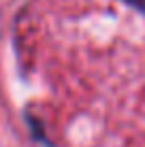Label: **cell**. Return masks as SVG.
Returning <instances> with one entry per match:
<instances>
[{
	"label": "cell",
	"instance_id": "1",
	"mask_svg": "<svg viewBox=\"0 0 145 147\" xmlns=\"http://www.w3.org/2000/svg\"><path fill=\"white\" fill-rule=\"evenodd\" d=\"M126 4H130V7H134L137 11H141V13H145V0H124Z\"/></svg>",
	"mask_w": 145,
	"mask_h": 147
}]
</instances>
